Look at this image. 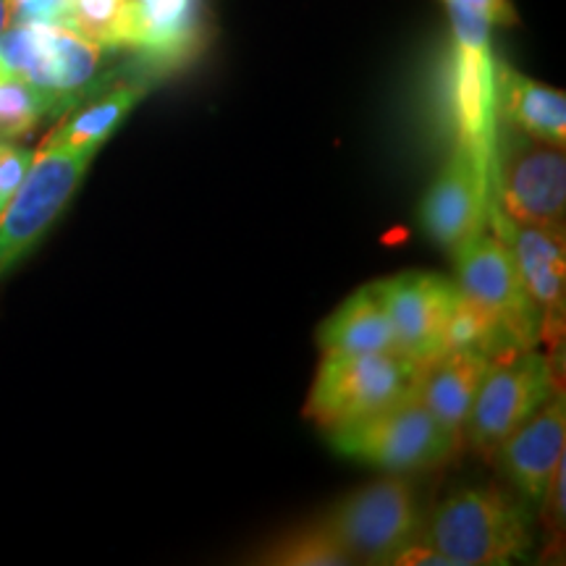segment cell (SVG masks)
Segmentation results:
<instances>
[{
	"mask_svg": "<svg viewBox=\"0 0 566 566\" xmlns=\"http://www.w3.org/2000/svg\"><path fill=\"white\" fill-rule=\"evenodd\" d=\"M260 562L279 566H342L352 564V558L342 548V543L331 535V530L317 522L302 533L283 537Z\"/></svg>",
	"mask_w": 566,
	"mask_h": 566,
	"instance_id": "7402d4cb",
	"label": "cell"
},
{
	"mask_svg": "<svg viewBox=\"0 0 566 566\" xmlns=\"http://www.w3.org/2000/svg\"><path fill=\"white\" fill-rule=\"evenodd\" d=\"M446 11H449L451 34H454V53H451L454 145L495 160L501 118L499 84H495L499 61L491 48V24L457 3H446Z\"/></svg>",
	"mask_w": 566,
	"mask_h": 566,
	"instance_id": "52a82bcc",
	"label": "cell"
},
{
	"mask_svg": "<svg viewBox=\"0 0 566 566\" xmlns=\"http://www.w3.org/2000/svg\"><path fill=\"white\" fill-rule=\"evenodd\" d=\"M61 24L105 51L139 48V13L134 0H63Z\"/></svg>",
	"mask_w": 566,
	"mask_h": 566,
	"instance_id": "ffe728a7",
	"label": "cell"
},
{
	"mask_svg": "<svg viewBox=\"0 0 566 566\" xmlns=\"http://www.w3.org/2000/svg\"><path fill=\"white\" fill-rule=\"evenodd\" d=\"M449 254L454 258L457 286L462 296L499 317L516 349H535L537 342H543L541 317L522 286L504 239L485 229Z\"/></svg>",
	"mask_w": 566,
	"mask_h": 566,
	"instance_id": "30bf717a",
	"label": "cell"
},
{
	"mask_svg": "<svg viewBox=\"0 0 566 566\" xmlns=\"http://www.w3.org/2000/svg\"><path fill=\"white\" fill-rule=\"evenodd\" d=\"M554 394L556 367L546 354L525 349L493 359L464 422V441L480 451H495Z\"/></svg>",
	"mask_w": 566,
	"mask_h": 566,
	"instance_id": "9c48e42d",
	"label": "cell"
},
{
	"mask_svg": "<svg viewBox=\"0 0 566 566\" xmlns=\"http://www.w3.org/2000/svg\"><path fill=\"white\" fill-rule=\"evenodd\" d=\"M488 229L504 239L522 286L541 317L543 342L556 344L566 310V242L564 226H525L509 221L491 205Z\"/></svg>",
	"mask_w": 566,
	"mask_h": 566,
	"instance_id": "4fadbf2b",
	"label": "cell"
},
{
	"mask_svg": "<svg viewBox=\"0 0 566 566\" xmlns=\"http://www.w3.org/2000/svg\"><path fill=\"white\" fill-rule=\"evenodd\" d=\"M97 153L40 147L21 187L0 210V279L38 247L74 200Z\"/></svg>",
	"mask_w": 566,
	"mask_h": 566,
	"instance_id": "8992f818",
	"label": "cell"
},
{
	"mask_svg": "<svg viewBox=\"0 0 566 566\" xmlns=\"http://www.w3.org/2000/svg\"><path fill=\"white\" fill-rule=\"evenodd\" d=\"M493 205V160L454 145L449 160L422 197V229L438 247L454 252L488 229Z\"/></svg>",
	"mask_w": 566,
	"mask_h": 566,
	"instance_id": "8fae6325",
	"label": "cell"
},
{
	"mask_svg": "<svg viewBox=\"0 0 566 566\" xmlns=\"http://www.w3.org/2000/svg\"><path fill=\"white\" fill-rule=\"evenodd\" d=\"M323 354H370L396 349L394 328L380 300L378 286L367 283L346 296L336 313L325 317L317 331Z\"/></svg>",
	"mask_w": 566,
	"mask_h": 566,
	"instance_id": "d6986e66",
	"label": "cell"
},
{
	"mask_svg": "<svg viewBox=\"0 0 566 566\" xmlns=\"http://www.w3.org/2000/svg\"><path fill=\"white\" fill-rule=\"evenodd\" d=\"M375 286L391 321L396 352L420 367L441 359L446 354V331L462 296L457 281L441 273L405 271Z\"/></svg>",
	"mask_w": 566,
	"mask_h": 566,
	"instance_id": "7c38bea8",
	"label": "cell"
},
{
	"mask_svg": "<svg viewBox=\"0 0 566 566\" xmlns=\"http://www.w3.org/2000/svg\"><path fill=\"white\" fill-rule=\"evenodd\" d=\"M499 84V118L509 129L537 142L566 145V97L562 90L530 80L506 63L495 69Z\"/></svg>",
	"mask_w": 566,
	"mask_h": 566,
	"instance_id": "ac0fdd59",
	"label": "cell"
},
{
	"mask_svg": "<svg viewBox=\"0 0 566 566\" xmlns=\"http://www.w3.org/2000/svg\"><path fill=\"white\" fill-rule=\"evenodd\" d=\"M323 525L342 543L352 564H399L422 537L415 491L401 475H388L338 501Z\"/></svg>",
	"mask_w": 566,
	"mask_h": 566,
	"instance_id": "5b68a950",
	"label": "cell"
},
{
	"mask_svg": "<svg viewBox=\"0 0 566 566\" xmlns=\"http://www.w3.org/2000/svg\"><path fill=\"white\" fill-rule=\"evenodd\" d=\"M493 205L514 223L564 226V147L525 137L509 126L499 129L493 160Z\"/></svg>",
	"mask_w": 566,
	"mask_h": 566,
	"instance_id": "ba28073f",
	"label": "cell"
},
{
	"mask_svg": "<svg viewBox=\"0 0 566 566\" xmlns=\"http://www.w3.org/2000/svg\"><path fill=\"white\" fill-rule=\"evenodd\" d=\"M424 367L401 352L323 354L304 415L325 433L349 428L412 391Z\"/></svg>",
	"mask_w": 566,
	"mask_h": 566,
	"instance_id": "3957f363",
	"label": "cell"
},
{
	"mask_svg": "<svg viewBox=\"0 0 566 566\" xmlns=\"http://www.w3.org/2000/svg\"><path fill=\"white\" fill-rule=\"evenodd\" d=\"M488 365L491 359L480 352H446L441 359L424 367L417 380L424 407L459 446L464 443V422Z\"/></svg>",
	"mask_w": 566,
	"mask_h": 566,
	"instance_id": "e0dca14e",
	"label": "cell"
},
{
	"mask_svg": "<svg viewBox=\"0 0 566 566\" xmlns=\"http://www.w3.org/2000/svg\"><path fill=\"white\" fill-rule=\"evenodd\" d=\"M325 436L342 457L378 467L388 475L433 470L459 449L424 407L417 386L391 407Z\"/></svg>",
	"mask_w": 566,
	"mask_h": 566,
	"instance_id": "277c9868",
	"label": "cell"
},
{
	"mask_svg": "<svg viewBox=\"0 0 566 566\" xmlns=\"http://www.w3.org/2000/svg\"><path fill=\"white\" fill-rule=\"evenodd\" d=\"M34 163V153L13 142H0V210L11 200L13 192L27 179Z\"/></svg>",
	"mask_w": 566,
	"mask_h": 566,
	"instance_id": "603a6c76",
	"label": "cell"
},
{
	"mask_svg": "<svg viewBox=\"0 0 566 566\" xmlns=\"http://www.w3.org/2000/svg\"><path fill=\"white\" fill-rule=\"evenodd\" d=\"M105 48L63 24H11L0 34V69L34 84L59 103L61 113L76 108L116 71H105Z\"/></svg>",
	"mask_w": 566,
	"mask_h": 566,
	"instance_id": "7a4b0ae2",
	"label": "cell"
},
{
	"mask_svg": "<svg viewBox=\"0 0 566 566\" xmlns=\"http://www.w3.org/2000/svg\"><path fill=\"white\" fill-rule=\"evenodd\" d=\"M150 80H155V74L147 69H139V74L126 76V80H118L116 74L95 95L71 108V116L42 142V147L97 153L116 134L118 126L129 118V113L137 108L142 97L150 92Z\"/></svg>",
	"mask_w": 566,
	"mask_h": 566,
	"instance_id": "9a60e30c",
	"label": "cell"
},
{
	"mask_svg": "<svg viewBox=\"0 0 566 566\" xmlns=\"http://www.w3.org/2000/svg\"><path fill=\"white\" fill-rule=\"evenodd\" d=\"M420 543L446 566L512 564L533 546L527 504L493 488H464L436 506L428 525L422 522Z\"/></svg>",
	"mask_w": 566,
	"mask_h": 566,
	"instance_id": "6da1fadb",
	"label": "cell"
},
{
	"mask_svg": "<svg viewBox=\"0 0 566 566\" xmlns=\"http://www.w3.org/2000/svg\"><path fill=\"white\" fill-rule=\"evenodd\" d=\"M13 24H30V21H45V24H61L63 0H9Z\"/></svg>",
	"mask_w": 566,
	"mask_h": 566,
	"instance_id": "cb8c5ba5",
	"label": "cell"
},
{
	"mask_svg": "<svg viewBox=\"0 0 566 566\" xmlns=\"http://www.w3.org/2000/svg\"><path fill=\"white\" fill-rule=\"evenodd\" d=\"M13 24L11 19V3L9 0H0V34H3Z\"/></svg>",
	"mask_w": 566,
	"mask_h": 566,
	"instance_id": "d4e9b609",
	"label": "cell"
},
{
	"mask_svg": "<svg viewBox=\"0 0 566 566\" xmlns=\"http://www.w3.org/2000/svg\"><path fill=\"white\" fill-rule=\"evenodd\" d=\"M501 472L525 501L527 509L541 506L558 464L566 459V401L564 391H556L551 399L530 415L512 436L495 446Z\"/></svg>",
	"mask_w": 566,
	"mask_h": 566,
	"instance_id": "5bb4252c",
	"label": "cell"
},
{
	"mask_svg": "<svg viewBox=\"0 0 566 566\" xmlns=\"http://www.w3.org/2000/svg\"><path fill=\"white\" fill-rule=\"evenodd\" d=\"M139 63L155 76L179 69L200 48V0H134Z\"/></svg>",
	"mask_w": 566,
	"mask_h": 566,
	"instance_id": "2e32d148",
	"label": "cell"
},
{
	"mask_svg": "<svg viewBox=\"0 0 566 566\" xmlns=\"http://www.w3.org/2000/svg\"><path fill=\"white\" fill-rule=\"evenodd\" d=\"M48 116H61L59 103L48 92L0 71V142L30 137Z\"/></svg>",
	"mask_w": 566,
	"mask_h": 566,
	"instance_id": "44dd1931",
	"label": "cell"
}]
</instances>
